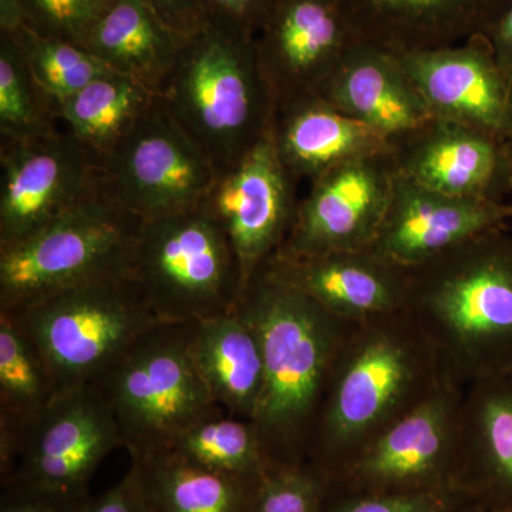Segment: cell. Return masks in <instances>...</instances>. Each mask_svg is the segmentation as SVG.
Wrapping results in <instances>:
<instances>
[{
  "label": "cell",
  "mask_w": 512,
  "mask_h": 512,
  "mask_svg": "<svg viewBox=\"0 0 512 512\" xmlns=\"http://www.w3.org/2000/svg\"><path fill=\"white\" fill-rule=\"evenodd\" d=\"M264 383L254 424L268 470L308 463L309 446L340 346L356 322L336 318L265 265L242 292Z\"/></svg>",
  "instance_id": "6da1fadb"
},
{
  "label": "cell",
  "mask_w": 512,
  "mask_h": 512,
  "mask_svg": "<svg viewBox=\"0 0 512 512\" xmlns=\"http://www.w3.org/2000/svg\"><path fill=\"white\" fill-rule=\"evenodd\" d=\"M407 269L403 311L461 387L512 373V234L484 232Z\"/></svg>",
  "instance_id": "7a4b0ae2"
},
{
  "label": "cell",
  "mask_w": 512,
  "mask_h": 512,
  "mask_svg": "<svg viewBox=\"0 0 512 512\" xmlns=\"http://www.w3.org/2000/svg\"><path fill=\"white\" fill-rule=\"evenodd\" d=\"M444 380L434 350L406 312L356 322L336 356L308 463L332 480Z\"/></svg>",
  "instance_id": "3957f363"
},
{
  "label": "cell",
  "mask_w": 512,
  "mask_h": 512,
  "mask_svg": "<svg viewBox=\"0 0 512 512\" xmlns=\"http://www.w3.org/2000/svg\"><path fill=\"white\" fill-rule=\"evenodd\" d=\"M158 97L217 174L237 164L274 126L275 101L255 33L212 10L204 28L185 40Z\"/></svg>",
  "instance_id": "277c9868"
},
{
  "label": "cell",
  "mask_w": 512,
  "mask_h": 512,
  "mask_svg": "<svg viewBox=\"0 0 512 512\" xmlns=\"http://www.w3.org/2000/svg\"><path fill=\"white\" fill-rule=\"evenodd\" d=\"M0 313L28 336L59 394L96 383L163 323L131 276L73 286Z\"/></svg>",
  "instance_id": "5b68a950"
},
{
  "label": "cell",
  "mask_w": 512,
  "mask_h": 512,
  "mask_svg": "<svg viewBox=\"0 0 512 512\" xmlns=\"http://www.w3.org/2000/svg\"><path fill=\"white\" fill-rule=\"evenodd\" d=\"M143 225L99 185L35 234L0 248V311L73 286L131 276Z\"/></svg>",
  "instance_id": "8992f818"
},
{
  "label": "cell",
  "mask_w": 512,
  "mask_h": 512,
  "mask_svg": "<svg viewBox=\"0 0 512 512\" xmlns=\"http://www.w3.org/2000/svg\"><path fill=\"white\" fill-rule=\"evenodd\" d=\"M192 326H154L94 383L131 458L168 450L198 421L224 412L192 362Z\"/></svg>",
  "instance_id": "52a82bcc"
},
{
  "label": "cell",
  "mask_w": 512,
  "mask_h": 512,
  "mask_svg": "<svg viewBox=\"0 0 512 512\" xmlns=\"http://www.w3.org/2000/svg\"><path fill=\"white\" fill-rule=\"evenodd\" d=\"M131 278L161 322L197 323L237 309L241 269L204 205L144 221Z\"/></svg>",
  "instance_id": "ba28073f"
},
{
  "label": "cell",
  "mask_w": 512,
  "mask_h": 512,
  "mask_svg": "<svg viewBox=\"0 0 512 512\" xmlns=\"http://www.w3.org/2000/svg\"><path fill=\"white\" fill-rule=\"evenodd\" d=\"M120 447L116 420L99 389L69 390L22 429L0 433V485L89 497L94 474Z\"/></svg>",
  "instance_id": "9c48e42d"
},
{
  "label": "cell",
  "mask_w": 512,
  "mask_h": 512,
  "mask_svg": "<svg viewBox=\"0 0 512 512\" xmlns=\"http://www.w3.org/2000/svg\"><path fill=\"white\" fill-rule=\"evenodd\" d=\"M217 171L164 109L160 97L100 158V187L143 221L200 207Z\"/></svg>",
  "instance_id": "30bf717a"
},
{
  "label": "cell",
  "mask_w": 512,
  "mask_h": 512,
  "mask_svg": "<svg viewBox=\"0 0 512 512\" xmlns=\"http://www.w3.org/2000/svg\"><path fill=\"white\" fill-rule=\"evenodd\" d=\"M464 389L444 380L330 480L348 494L427 493L454 487ZM458 490V488H457Z\"/></svg>",
  "instance_id": "8fae6325"
},
{
  "label": "cell",
  "mask_w": 512,
  "mask_h": 512,
  "mask_svg": "<svg viewBox=\"0 0 512 512\" xmlns=\"http://www.w3.org/2000/svg\"><path fill=\"white\" fill-rule=\"evenodd\" d=\"M0 138V248L35 234L100 185V158L72 131Z\"/></svg>",
  "instance_id": "7c38bea8"
},
{
  "label": "cell",
  "mask_w": 512,
  "mask_h": 512,
  "mask_svg": "<svg viewBox=\"0 0 512 512\" xmlns=\"http://www.w3.org/2000/svg\"><path fill=\"white\" fill-rule=\"evenodd\" d=\"M360 42L342 0H271L256 52L276 111L319 96Z\"/></svg>",
  "instance_id": "4fadbf2b"
},
{
  "label": "cell",
  "mask_w": 512,
  "mask_h": 512,
  "mask_svg": "<svg viewBox=\"0 0 512 512\" xmlns=\"http://www.w3.org/2000/svg\"><path fill=\"white\" fill-rule=\"evenodd\" d=\"M296 183L279 157L271 130L237 164L217 175L202 202L231 241L244 291L288 238L298 211Z\"/></svg>",
  "instance_id": "5bb4252c"
},
{
  "label": "cell",
  "mask_w": 512,
  "mask_h": 512,
  "mask_svg": "<svg viewBox=\"0 0 512 512\" xmlns=\"http://www.w3.org/2000/svg\"><path fill=\"white\" fill-rule=\"evenodd\" d=\"M390 153L339 165L311 181L275 255L305 256L373 247L392 200Z\"/></svg>",
  "instance_id": "9a60e30c"
},
{
  "label": "cell",
  "mask_w": 512,
  "mask_h": 512,
  "mask_svg": "<svg viewBox=\"0 0 512 512\" xmlns=\"http://www.w3.org/2000/svg\"><path fill=\"white\" fill-rule=\"evenodd\" d=\"M390 143L396 173L423 187L471 200L512 197L511 157L500 136L430 119Z\"/></svg>",
  "instance_id": "2e32d148"
},
{
  "label": "cell",
  "mask_w": 512,
  "mask_h": 512,
  "mask_svg": "<svg viewBox=\"0 0 512 512\" xmlns=\"http://www.w3.org/2000/svg\"><path fill=\"white\" fill-rule=\"evenodd\" d=\"M397 55L430 119L501 137L512 77L498 62L487 37Z\"/></svg>",
  "instance_id": "e0dca14e"
},
{
  "label": "cell",
  "mask_w": 512,
  "mask_h": 512,
  "mask_svg": "<svg viewBox=\"0 0 512 512\" xmlns=\"http://www.w3.org/2000/svg\"><path fill=\"white\" fill-rule=\"evenodd\" d=\"M512 202L453 197L396 173L392 200L373 248L410 268L484 232L507 227Z\"/></svg>",
  "instance_id": "ac0fdd59"
},
{
  "label": "cell",
  "mask_w": 512,
  "mask_h": 512,
  "mask_svg": "<svg viewBox=\"0 0 512 512\" xmlns=\"http://www.w3.org/2000/svg\"><path fill=\"white\" fill-rule=\"evenodd\" d=\"M264 265L330 315L348 322L400 312L406 303L407 269L373 247L319 255H274Z\"/></svg>",
  "instance_id": "d6986e66"
},
{
  "label": "cell",
  "mask_w": 512,
  "mask_h": 512,
  "mask_svg": "<svg viewBox=\"0 0 512 512\" xmlns=\"http://www.w3.org/2000/svg\"><path fill=\"white\" fill-rule=\"evenodd\" d=\"M363 42L394 53L488 36L512 0H342Z\"/></svg>",
  "instance_id": "ffe728a7"
},
{
  "label": "cell",
  "mask_w": 512,
  "mask_h": 512,
  "mask_svg": "<svg viewBox=\"0 0 512 512\" xmlns=\"http://www.w3.org/2000/svg\"><path fill=\"white\" fill-rule=\"evenodd\" d=\"M454 487L488 511L512 507V376L464 389Z\"/></svg>",
  "instance_id": "44dd1931"
},
{
  "label": "cell",
  "mask_w": 512,
  "mask_h": 512,
  "mask_svg": "<svg viewBox=\"0 0 512 512\" xmlns=\"http://www.w3.org/2000/svg\"><path fill=\"white\" fill-rule=\"evenodd\" d=\"M319 97L389 140L430 120L400 56L373 43L353 47Z\"/></svg>",
  "instance_id": "7402d4cb"
},
{
  "label": "cell",
  "mask_w": 512,
  "mask_h": 512,
  "mask_svg": "<svg viewBox=\"0 0 512 512\" xmlns=\"http://www.w3.org/2000/svg\"><path fill=\"white\" fill-rule=\"evenodd\" d=\"M272 136L296 181H313L339 165L392 151L389 138L319 96L276 111Z\"/></svg>",
  "instance_id": "603a6c76"
},
{
  "label": "cell",
  "mask_w": 512,
  "mask_h": 512,
  "mask_svg": "<svg viewBox=\"0 0 512 512\" xmlns=\"http://www.w3.org/2000/svg\"><path fill=\"white\" fill-rule=\"evenodd\" d=\"M190 355L215 403L229 416L252 421L264 383V356L239 306L194 323Z\"/></svg>",
  "instance_id": "cb8c5ba5"
},
{
  "label": "cell",
  "mask_w": 512,
  "mask_h": 512,
  "mask_svg": "<svg viewBox=\"0 0 512 512\" xmlns=\"http://www.w3.org/2000/svg\"><path fill=\"white\" fill-rule=\"evenodd\" d=\"M185 40L141 0H116L83 47L114 73L160 96Z\"/></svg>",
  "instance_id": "d4e9b609"
},
{
  "label": "cell",
  "mask_w": 512,
  "mask_h": 512,
  "mask_svg": "<svg viewBox=\"0 0 512 512\" xmlns=\"http://www.w3.org/2000/svg\"><path fill=\"white\" fill-rule=\"evenodd\" d=\"M147 512H252L261 483L218 473L173 450L131 458Z\"/></svg>",
  "instance_id": "484cf974"
},
{
  "label": "cell",
  "mask_w": 512,
  "mask_h": 512,
  "mask_svg": "<svg viewBox=\"0 0 512 512\" xmlns=\"http://www.w3.org/2000/svg\"><path fill=\"white\" fill-rule=\"evenodd\" d=\"M157 97L134 80L109 73L60 104L57 117L84 146L103 158L136 126Z\"/></svg>",
  "instance_id": "4316f807"
},
{
  "label": "cell",
  "mask_w": 512,
  "mask_h": 512,
  "mask_svg": "<svg viewBox=\"0 0 512 512\" xmlns=\"http://www.w3.org/2000/svg\"><path fill=\"white\" fill-rule=\"evenodd\" d=\"M55 380L28 336L0 313V433H12L40 416L56 399Z\"/></svg>",
  "instance_id": "83f0119b"
},
{
  "label": "cell",
  "mask_w": 512,
  "mask_h": 512,
  "mask_svg": "<svg viewBox=\"0 0 512 512\" xmlns=\"http://www.w3.org/2000/svg\"><path fill=\"white\" fill-rule=\"evenodd\" d=\"M168 450L210 470L252 483H261L268 473L254 424L225 412L198 421Z\"/></svg>",
  "instance_id": "f1b7e54d"
},
{
  "label": "cell",
  "mask_w": 512,
  "mask_h": 512,
  "mask_svg": "<svg viewBox=\"0 0 512 512\" xmlns=\"http://www.w3.org/2000/svg\"><path fill=\"white\" fill-rule=\"evenodd\" d=\"M12 37L19 43L37 86L56 109L94 80L114 73L83 46L37 35L26 26Z\"/></svg>",
  "instance_id": "f546056e"
},
{
  "label": "cell",
  "mask_w": 512,
  "mask_h": 512,
  "mask_svg": "<svg viewBox=\"0 0 512 512\" xmlns=\"http://www.w3.org/2000/svg\"><path fill=\"white\" fill-rule=\"evenodd\" d=\"M57 109L37 86L15 37L0 33V137L37 136L57 128Z\"/></svg>",
  "instance_id": "4dcf8cb0"
},
{
  "label": "cell",
  "mask_w": 512,
  "mask_h": 512,
  "mask_svg": "<svg viewBox=\"0 0 512 512\" xmlns=\"http://www.w3.org/2000/svg\"><path fill=\"white\" fill-rule=\"evenodd\" d=\"M330 480L311 463L271 468L259 485L252 512H320Z\"/></svg>",
  "instance_id": "1f68e13d"
},
{
  "label": "cell",
  "mask_w": 512,
  "mask_h": 512,
  "mask_svg": "<svg viewBox=\"0 0 512 512\" xmlns=\"http://www.w3.org/2000/svg\"><path fill=\"white\" fill-rule=\"evenodd\" d=\"M116 0H22L25 26L37 35L83 46Z\"/></svg>",
  "instance_id": "d6a6232c"
},
{
  "label": "cell",
  "mask_w": 512,
  "mask_h": 512,
  "mask_svg": "<svg viewBox=\"0 0 512 512\" xmlns=\"http://www.w3.org/2000/svg\"><path fill=\"white\" fill-rule=\"evenodd\" d=\"M474 503L457 488L409 494H348L333 490L320 512H458Z\"/></svg>",
  "instance_id": "836d02e7"
},
{
  "label": "cell",
  "mask_w": 512,
  "mask_h": 512,
  "mask_svg": "<svg viewBox=\"0 0 512 512\" xmlns=\"http://www.w3.org/2000/svg\"><path fill=\"white\" fill-rule=\"evenodd\" d=\"M90 497H74L29 485H8L2 487L0 512H80Z\"/></svg>",
  "instance_id": "e575fe53"
},
{
  "label": "cell",
  "mask_w": 512,
  "mask_h": 512,
  "mask_svg": "<svg viewBox=\"0 0 512 512\" xmlns=\"http://www.w3.org/2000/svg\"><path fill=\"white\" fill-rule=\"evenodd\" d=\"M178 35L191 37L204 28L211 16L205 0H141Z\"/></svg>",
  "instance_id": "d590c367"
},
{
  "label": "cell",
  "mask_w": 512,
  "mask_h": 512,
  "mask_svg": "<svg viewBox=\"0 0 512 512\" xmlns=\"http://www.w3.org/2000/svg\"><path fill=\"white\" fill-rule=\"evenodd\" d=\"M80 512H147L133 467L110 490L90 497Z\"/></svg>",
  "instance_id": "8d00e7d4"
},
{
  "label": "cell",
  "mask_w": 512,
  "mask_h": 512,
  "mask_svg": "<svg viewBox=\"0 0 512 512\" xmlns=\"http://www.w3.org/2000/svg\"><path fill=\"white\" fill-rule=\"evenodd\" d=\"M212 12L234 20L255 35L264 22L271 0H205Z\"/></svg>",
  "instance_id": "74e56055"
},
{
  "label": "cell",
  "mask_w": 512,
  "mask_h": 512,
  "mask_svg": "<svg viewBox=\"0 0 512 512\" xmlns=\"http://www.w3.org/2000/svg\"><path fill=\"white\" fill-rule=\"evenodd\" d=\"M494 55L505 72L512 77V2L488 33Z\"/></svg>",
  "instance_id": "f35d334b"
},
{
  "label": "cell",
  "mask_w": 512,
  "mask_h": 512,
  "mask_svg": "<svg viewBox=\"0 0 512 512\" xmlns=\"http://www.w3.org/2000/svg\"><path fill=\"white\" fill-rule=\"evenodd\" d=\"M25 26L22 0H0V33L16 35Z\"/></svg>",
  "instance_id": "ab89813d"
},
{
  "label": "cell",
  "mask_w": 512,
  "mask_h": 512,
  "mask_svg": "<svg viewBox=\"0 0 512 512\" xmlns=\"http://www.w3.org/2000/svg\"><path fill=\"white\" fill-rule=\"evenodd\" d=\"M501 138H503L505 147H507L512 163V87L510 100H508L507 113H505L503 131H501Z\"/></svg>",
  "instance_id": "60d3db41"
},
{
  "label": "cell",
  "mask_w": 512,
  "mask_h": 512,
  "mask_svg": "<svg viewBox=\"0 0 512 512\" xmlns=\"http://www.w3.org/2000/svg\"><path fill=\"white\" fill-rule=\"evenodd\" d=\"M458 512H488L487 508L483 507V505L477 503L468 504L467 507H464L463 510Z\"/></svg>",
  "instance_id": "b9f144b4"
},
{
  "label": "cell",
  "mask_w": 512,
  "mask_h": 512,
  "mask_svg": "<svg viewBox=\"0 0 512 512\" xmlns=\"http://www.w3.org/2000/svg\"><path fill=\"white\" fill-rule=\"evenodd\" d=\"M488 512H512V507L503 508V510H494V511H488Z\"/></svg>",
  "instance_id": "7bdbcfd3"
},
{
  "label": "cell",
  "mask_w": 512,
  "mask_h": 512,
  "mask_svg": "<svg viewBox=\"0 0 512 512\" xmlns=\"http://www.w3.org/2000/svg\"><path fill=\"white\" fill-rule=\"evenodd\" d=\"M511 376H512V373H511Z\"/></svg>",
  "instance_id": "ee69618b"
}]
</instances>
